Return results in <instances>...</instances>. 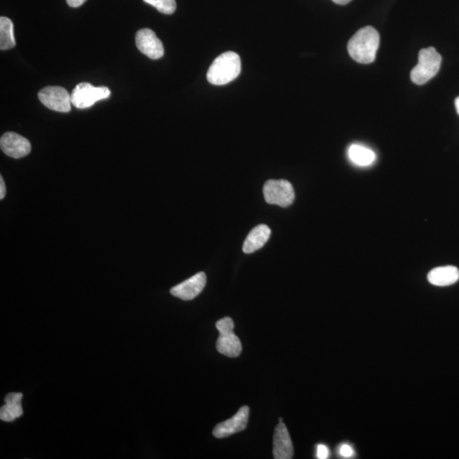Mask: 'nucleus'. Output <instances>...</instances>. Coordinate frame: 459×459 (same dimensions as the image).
<instances>
[{
	"label": "nucleus",
	"instance_id": "obj_1",
	"mask_svg": "<svg viewBox=\"0 0 459 459\" xmlns=\"http://www.w3.org/2000/svg\"><path fill=\"white\" fill-rule=\"evenodd\" d=\"M379 46V34L375 27H365L356 32L348 43V51L352 59L359 63L375 61Z\"/></svg>",
	"mask_w": 459,
	"mask_h": 459
},
{
	"label": "nucleus",
	"instance_id": "obj_2",
	"mask_svg": "<svg viewBox=\"0 0 459 459\" xmlns=\"http://www.w3.org/2000/svg\"><path fill=\"white\" fill-rule=\"evenodd\" d=\"M241 68L240 56L235 52H225L213 61L207 80L211 84L225 85L239 77Z\"/></svg>",
	"mask_w": 459,
	"mask_h": 459
},
{
	"label": "nucleus",
	"instance_id": "obj_3",
	"mask_svg": "<svg viewBox=\"0 0 459 459\" xmlns=\"http://www.w3.org/2000/svg\"><path fill=\"white\" fill-rule=\"evenodd\" d=\"M441 56L433 47L420 51L419 63L411 72V80L419 85L425 84L436 76L440 70Z\"/></svg>",
	"mask_w": 459,
	"mask_h": 459
},
{
	"label": "nucleus",
	"instance_id": "obj_4",
	"mask_svg": "<svg viewBox=\"0 0 459 459\" xmlns=\"http://www.w3.org/2000/svg\"><path fill=\"white\" fill-rule=\"evenodd\" d=\"M220 336L216 342L217 351L228 358H237L243 347L240 339L233 332L234 322L231 317H224L216 322Z\"/></svg>",
	"mask_w": 459,
	"mask_h": 459
},
{
	"label": "nucleus",
	"instance_id": "obj_5",
	"mask_svg": "<svg viewBox=\"0 0 459 459\" xmlns=\"http://www.w3.org/2000/svg\"><path fill=\"white\" fill-rule=\"evenodd\" d=\"M263 192L266 203L269 204L287 208L294 201V187L292 184L286 180H268L265 184Z\"/></svg>",
	"mask_w": 459,
	"mask_h": 459
},
{
	"label": "nucleus",
	"instance_id": "obj_6",
	"mask_svg": "<svg viewBox=\"0 0 459 459\" xmlns=\"http://www.w3.org/2000/svg\"><path fill=\"white\" fill-rule=\"evenodd\" d=\"M110 96V89L105 86L95 87L89 83H81L73 90L72 104L77 108H88L97 101L108 99Z\"/></svg>",
	"mask_w": 459,
	"mask_h": 459
},
{
	"label": "nucleus",
	"instance_id": "obj_7",
	"mask_svg": "<svg viewBox=\"0 0 459 459\" xmlns=\"http://www.w3.org/2000/svg\"><path fill=\"white\" fill-rule=\"evenodd\" d=\"M38 96L41 103L49 109L59 113H68L71 110V95L60 86H48L41 89Z\"/></svg>",
	"mask_w": 459,
	"mask_h": 459
},
{
	"label": "nucleus",
	"instance_id": "obj_8",
	"mask_svg": "<svg viewBox=\"0 0 459 459\" xmlns=\"http://www.w3.org/2000/svg\"><path fill=\"white\" fill-rule=\"evenodd\" d=\"M135 44L138 50L150 59L158 60L165 55V49L161 40L149 28H144L137 32L135 35Z\"/></svg>",
	"mask_w": 459,
	"mask_h": 459
},
{
	"label": "nucleus",
	"instance_id": "obj_9",
	"mask_svg": "<svg viewBox=\"0 0 459 459\" xmlns=\"http://www.w3.org/2000/svg\"><path fill=\"white\" fill-rule=\"evenodd\" d=\"M0 147L4 153L18 159L26 157L32 150L30 141L14 132H7L2 135L0 139Z\"/></svg>",
	"mask_w": 459,
	"mask_h": 459
},
{
	"label": "nucleus",
	"instance_id": "obj_10",
	"mask_svg": "<svg viewBox=\"0 0 459 459\" xmlns=\"http://www.w3.org/2000/svg\"><path fill=\"white\" fill-rule=\"evenodd\" d=\"M207 277L204 272H199L171 289L170 293L173 296L183 301L194 300L204 289L206 285Z\"/></svg>",
	"mask_w": 459,
	"mask_h": 459
},
{
	"label": "nucleus",
	"instance_id": "obj_11",
	"mask_svg": "<svg viewBox=\"0 0 459 459\" xmlns=\"http://www.w3.org/2000/svg\"><path fill=\"white\" fill-rule=\"evenodd\" d=\"M249 417V408L247 405L241 407L234 416L228 420L217 425L214 429V436L216 438H225L233 434L243 432L247 427Z\"/></svg>",
	"mask_w": 459,
	"mask_h": 459
},
{
	"label": "nucleus",
	"instance_id": "obj_12",
	"mask_svg": "<svg viewBox=\"0 0 459 459\" xmlns=\"http://www.w3.org/2000/svg\"><path fill=\"white\" fill-rule=\"evenodd\" d=\"M273 456L276 459H291L294 456V446L286 425L280 422L275 429Z\"/></svg>",
	"mask_w": 459,
	"mask_h": 459
},
{
	"label": "nucleus",
	"instance_id": "obj_13",
	"mask_svg": "<svg viewBox=\"0 0 459 459\" xmlns=\"http://www.w3.org/2000/svg\"><path fill=\"white\" fill-rule=\"evenodd\" d=\"M459 279V270L453 265L441 266L430 270L428 281L434 286L446 287L456 284Z\"/></svg>",
	"mask_w": 459,
	"mask_h": 459
},
{
	"label": "nucleus",
	"instance_id": "obj_14",
	"mask_svg": "<svg viewBox=\"0 0 459 459\" xmlns=\"http://www.w3.org/2000/svg\"><path fill=\"white\" fill-rule=\"evenodd\" d=\"M270 231L268 225H259L253 228L246 239L244 244V252L245 253H252L257 251L268 243L270 239Z\"/></svg>",
	"mask_w": 459,
	"mask_h": 459
},
{
	"label": "nucleus",
	"instance_id": "obj_15",
	"mask_svg": "<svg viewBox=\"0 0 459 459\" xmlns=\"http://www.w3.org/2000/svg\"><path fill=\"white\" fill-rule=\"evenodd\" d=\"M348 156L355 165L363 167L371 165L376 159L374 151L366 146L356 144L350 146Z\"/></svg>",
	"mask_w": 459,
	"mask_h": 459
},
{
	"label": "nucleus",
	"instance_id": "obj_16",
	"mask_svg": "<svg viewBox=\"0 0 459 459\" xmlns=\"http://www.w3.org/2000/svg\"><path fill=\"white\" fill-rule=\"evenodd\" d=\"M15 46L13 23L6 16L0 18V49L11 50Z\"/></svg>",
	"mask_w": 459,
	"mask_h": 459
},
{
	"label": "nucleus",
	"instance_id": "obj_17",
	"mask_svg": "<svg viewBox=\"0 0 459 459\" xmlns=\"http://www.w3.org/2000/svg\"><path fill=\"white\" fill-rule=\"evenodd\" d=\"M23 415L22 403H6L0 409V419L12 422Z\"/></svg>",
	"mask_w": 459,
	"mask_h": 459
},
{
	"label": "nucleus",
	"instance_id": "obj_18",
	"mask_svg": "<svg viewBox=\"0 0 459 459\" xmlns=\"http://www.w3.org/2000/svg\"><path fill=\"white\" fill-rule=\"evenodd\" d=\"M163 14L171 15L176 10L175 0H143Z\"/></svg>",
	"mask_w": 459,
	"mask_h": 459
},
{
	"label": "nucleus",
	"instance_id": "obj_19",
	"mask_svg": "<svg viewBox=\"0 0 459 459\" xmlns=\"http://www.w3.org/2000/svg\"><path fill=\"white\" fill-rule=\"evenodd\" d=\"M339 453L343 458H349L353 457L354 450L350 445L342 444L339 449Z\"/></svg>",
	"mask_w": 459,
	"mask_h": 459
},
{
	"label": "nucleus",
	"instance_id": "obj_20",
	"mask_svg": "<svg viewBox=\"0 0 459 459\" xmlns=\"http://www.w3.org/2000/svg\"><path fill=\"white\" fill-rule=\"evenodd\" d=\"M23 395L22 393H10L6 397V403H22Z\"/></svg>",
	"mask_w": 459,
	"mask_h": 459
},
{
	"label": "nucleus",
	"instance_id": "obj_21",
	"mask_svg": "<svg viewBox=\"0 0 459 459\" xmlns=\"http://www.w3.org/2000/svg\"><path fill=\"white\" fill-rule=\"evenodd\" d=\"M317 456L319 459H326L329 456V450L325 445H318L317 449Z\"/></svg>",
	"mask_w": 459,
	"mask_h": 459
},
{
	"label": "nucleus",
	"instance_id": "obj_22",
	"mask_svg": "<svg viewBox=\"0 0 459 459\" xmlns=\"http://www.w3.org/2000/svg\"><path fill=\"white\" fill-rule=\"evenodd\" d=\"M6 194V187L2 176H0V199H5Z\"/></svg>",
	"mask_w": 459,
	"mask_h": 459
},
{
	"label": "nucleus",
	"instance_id": "obj_23",
	"mask_svg": "<svg viewBox=\"0 0 459 459\" xmlns=\"http://www.w3.org/2000/svg\"><path fill=\"white\" fill-rule=\"evenodd\" d=\"M86 1V0H67L69 6L73 8L80 7Z\"/></svg>",
	"mask_w": 459,
	"mask_h": 459
},
{
	"label": "nucleus",
	"instance_id": "obj_24",
	"mask_svg": "<svg viewBox=\"0 0 459 459\" xmlns=\"http://www.w3.org/2000/svg\"><path fill=\"white\" fill-rule=\"evenodd\" d=\"M335 4L340 6H346L347 4H349L351 0H333Z\"/></svg>",
	"mask_w": 459,
	"mask_h": 459
},
{
	"label": "nucleus",
	"instance_id": "obj_25",
	"mask_svg": "<svg viewBox=\"0 0 459 459\" xmlns=\"http://www.w3.org/2000/svg\"><path fill=\"white\" fill-rule=\"evenodd\" d=\"M455 106H456L457 112L459 114V96L455 100Z\"/></svg>",
	"mask_w": 459,
	"mask_h": 459
}]
</instances>
